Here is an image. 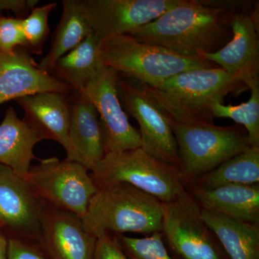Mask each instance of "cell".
Returning <instances> with one entry per match:
<instances>
[{"label":"cell","mask_w":259,"mask_h":259,"mask_svg":"<svg viewBox=\"0 0 259 259\" xmlns=\"http://www.w3.org/2000/svg\"><path fill=\"white\" fill-rule=\"evenodd\" d=\"M245 2L182 0L159 18L128 35L187 56L213 54L231 40L233 16Z\"/></svg>","instance_id":"6da1fadb"},{"label":"cell","mask_w":259,"mask_h":259,"mask_svg":"<svg viewBox=\"0 0 259 259\" xmlns=\"http://www.w3.org/2000/svg\"><path fill=\"white\" fill-rule=\"evenodd\" d=\"M146 86L167 120L181 124H214L213 104L248 89L221 67L184 71Z\"/></svg>","instance_id":"7a4b0ae2"},{"label":"cell","mask_w":259,"mask_h":259,"mask_svg":"<svg viewBox=\"0 0 259 259\" xmlns=\"http://www.w3.org/2000/svg\"><path fill=\"white\" fill-rule=\"evenodd\" d=\"M163 203L157 199L124 183L98 187L82 218L89 231L97 237L103 233L122 235L161 233Z\"/></svg>","instance_id":"3957f363"},{"label":"cell","mask_w":259,"mask_h":259,"mask_svg":"<svg viewBox=\"0 0 259 259\" xmlns=\"http://www.w3.org/2000/svg\"><path fill=\"white\" fill-rule=\"evenodd\" d=\"M99 60L123 77L154 86L190 70L218 67L201 57L187 56L155 44L140 41L129 35L102 40Z\"/></svg>","instance_id":"277c9868"},{"label":"cell","mask_w":259,"mask_h":259,"mask_svg":"<svg viewBox=\"0 0 259 259\" xmlns=\"http://www.w3.org/2000/svg\"><path fill=\"white\" fill-rule=\"evenodd\" d=\"M168 122L176 139L179 168L186 188L194 180L251 146L246 132L238 124L223 127Z\"/></svg>","instance_id":"5b68a950"},{"label":"cell","mask_w":259,"mask_h":259,"mask_svg":"<svg viewBox=\"0 0 259 259\" xmlns=\"http://www.w3.org/2000/svg\"><path fill=\"white\" fill-rule=\"evenodd\" d=\"M97 187L127 184L161 202H171L187 189L178 166L153 157L141 148L107 153L90 171Z\"/></svg>","instance_id":"8992f818"},{"label":"cell","mask_w":259,"mask_h":259,"mask_svg":"<svg viewBox=\"0 0 259 259\" xmlns=\"http://www.w3.org/2000/svg\"><path fill=\"white\" fill-rule=\"evenodd\" d=\"M38 161L25 177L37 197L51 207L84 217L98 190L90 171L77 162L55 156Z\"/></svg>","instance_id":"52a82bcc"},{"label":"cell","mask_w":259,"mask_h":259,"mask_svg":"<svg viewBox=\"0 0 259 259\" xmlns=\"http://www.w3.org/2000/svg\"><path fill=\"white\" fill-rule=\"evenodd\" d=\"M161 233L182 258L223 259V247L204 222L200 206L187 190L163 203Z\"/></svg>","instance_id":"ba28073f"},{"label":"cell","mask_w":259,"mask_h":259,"mask_svg":"<svg viewBox=\"0 0 259 259\" xmlns=\"http://www.w3.org/2000/svg\"><path fill=\"white\" fill-rule=\"evenodd\" d=\"M117 92L125 113L134 117L139 124L141 148L160 161L179 166L180 158L175 135L147 86L119 75Z\"/></svg>","instance_id":"9c48e42d"},{"label":"cell","mask_w":259,"mask_h":259,"mask_svg":"<svg viewBox=\"0 0 259 259\" xmlns=\"http://www.w3.org/2000/svg\"><path fill=\"white\" fill-rule=\"evenodd\" d=\"M118 79L117 71L100 64L93 78L80 93L93 104L98 113L106 154L141 147L139 132L131 125L121 105L117 92Z\"/></svg>","instance_id":"30bf717a"},{"label":"cell","mask_w":259,"mask_h":259,"mask_svg":"<svg viewBox=\"0 0 259 259\" xmlns=\"http://www.w3.org/2000/svg\"><path fill=\"white\" fill-rule=\"evenodd\" d=\"M258 11V1L245 2L233 16L231 40L217 52L200 55L248 89L259 84Z\"/></svg>","instance_id":"8fae6325"},{"label":"cell","mask_w":259,"mask_h":259,"mask_svg":"<svg viewBox=\"0 0 259 259\" xmlns=\"http://www.w3.org/2000/svg\"><path fill=\"white\" fill-rule=\"evenodd\" d=\"M182 0H79L92 31L102 40L128 35L182 3Z\"/></svg>","instance_id":"7c38bea8"},{"label":"cell","mask_w":259,"mask_h":259,"mask_svg":"<svg viewBox=\"0 0 259 259\" xmlns=\"http://www.w3.org/2000/svg\"><path fill=\"white\" fill-rule=\"evenodd\" d=\"M49 204L27 181L0 163V223L25 239L40 242Z\"/></svg>","instance_id":"4fadbf2b"},{"label":"cell","mask_w":259,"mask_h":259,"mask_svg":"<svg viewBox=\"0 0 259 259\" xmlns=\"http://www.w3.org/2000/svg\"><path fill=\"white\" fill-rule=\"evenodd\" d=\"M71 91L67 83L40 69L28 51H0V104L35 94Z\"/></svg>","instance_id":"5bb4252c"},{"label":"cell","mask_w":259,"mask_h":259,"mask_svg":"<svg viewBox=\"0 0 259 259\" xmlns=\"http://www.w3.org/2000/svg\"><path fill=\"white\" fill-rule=\"evenodd\" d=\"M40 242L53 259H93L97 237L82 218L49 205Z\"/></svg>","instance_id":"9a60e30c"},{"label":"cell","mask_w":259,"mask_h":259,"mask_svg":"<svg viewBox=\"0 0 259 259\" xmlns=\"http://www.w3.org/2000/svg\"><path fill=\"white\" fill-rule=\"evenodd\" d=\"M69 144L66 159L77 162L90 171L106 154L98 113L81 94H75L70 102Z\"/></svg>","instance_id":"2e32d148"},{"label":"cell","mask_w":259,"mask_h":259,"mask_svg":"<svg viewBox=\"0 0 259 259\" xmlns=\"http://www.w3.org/2000/svg\"><path fill=\"white\" fill-rule=\"evenodd\" d=\"M67 94L42 93L18 99L25 112L23 120L45 139L54 140L69 150L70 100Z\"/></svg>","instance_id":"e0dca14e"},{"label":"cell","mask_w":259,"mask_h":259,"mask_svg":"<svg viewBox=\"0 0 259 259\" xmlns=\"http://www.w3.org/2000/svg\"><path fill=\"white\" fill-rule=\"evenodd\" d=\"M201 208L236 221L259 225V185L187 187Z\"/></svg>","instance_id":"ac0fdd59"},{"label":"cell","mask_w":259,"mask_h":259,"mask_svg":"<svg viewBox=\"0 0 259 259\" xmlns=\"http://www.w3.org/2000/svg\"><path fill=\"white\" fill-rule=\"evenodd\" d=\"M46 140L44 136L17 115L10 107L0 124V163L23 177L28 175L33 160H39L33 148Z\"/></svg>","instance_id":"d6986e66"},{"label":"cell","mask_w":259,"mask_h":259,"mask_svg":"<svg viewBox=\"0 0 259 259\" xmlns=\"http://www.w3.org/2000/svg\"><path fill=\"white\" fill-rule=\"evenodd\" d=\"M204 222L231 259H259V225L202 209Z\"/></svg>","instance_id":"ffe728a7"},{"label":"cell","mask_w":259,"mask_h":259,"mask_svg":"<svg viewBox=\"0 0 259 259\" xmlns=\"http://www.w3.org/2000/svg\"><path fill=\"white\" fill-rule=\"evenodd\" d=\"M62 5V14L50 49L38 64L40 69L49 74L60 58L78 47L93 32L81 12L79 0H64Z\"/></svg>","instance_id":"44dd1931"},{"label":"cell","mask_w":259,"mask_h":259,"mask_svg":"<svg viewBox=\"0 0 259 259\" xmlns=\"http://www.w3.org/2000/svg\"><path fill=\"white\" fill-rule=\"evenodd\" d=\"M102 41L92 32L78 47L57 61L51 74L69 85L75 93H82L101 64L98 51Z\"/></svg>","instance_id":"7402d4cb"},{"label":"cell","mask_w":259,"mask_h":259,"mask_svg":"<svg viewBox=\"0 0 259 259\" xmlns=\"http://www.w3.org/2000/svg\"><path fill=\"white\" fill-rule=\"evenodd\" d=\"M258 183L259 147L250 146L194 180L187 187L212 189L226 185H253Z\"/></svg>","instance_id":"603a6c76"},{"label":"cell","mask_w":259,"mask_h":259,"mask_svg":"<svg viewBox=\"0 0 259 259\" xmlns=\"http://www.w3.org/2000/svg\"><path fill=\"white\" fill-rule=\"evenodd\" d=\"M248 102L238 105H224L215 102L212 106L213 117L230 118L246 130L250 146L259 147V84L249 89Z\"/></svg>","instance_id":"cb8c5ba5"},{"label":"cell","mask_w":259,"mask_h":259,"mask_svg":"<svg viewBox=\"0 0 259 259\" xmlns=\"http://www.w3.org/2000/svg\"><path fill=\"white\" fill-rule=\"evenodd\" d=\"M57 3H49L42 7H35L26 18L23 19L24 34L29 54L40 55L49 33V17L51 12L57 7Z\"/></svg>","instance_id":"d4e9b609"},{"label":"cell","mask_w":259,"mask_h":259,"mask_svg":"<svg viewBox=\"0 0 259 259\" xmlns=\"http://www.w3.org/2000/svg\"><path fill=\"white\" fill-rule=\"evenodd\" d=\"M116 241L129 259H172L168 254L161 233L144 238L115 235Z\"/></svg>","instance_id":"484cf974"},{"label":"cell","mask_w":259,"mask_h":259,"mask_svg":"<svg viewBox=\"0 0 259 259\" xmlns=\"http://www.w3.org/2000/svg\"><path fill=\"white\" fill-rule=\"evenodd\" d=\"M26 47L23 19L0 16V51L11 54L18 47L25 50Z\"/></svg>","instance_id":"4316f807"},{"label":"cell","mask_w":259,"mask_h":259,"mask_svg":"<svg viewBox=\"0 0 259 259\" xmlns=\"http://www.w3.org/2000/svg\"><path fill=\"white\" fill-rule=\"evenodd\" d=\"M93 259H129L116 241L115 236L103 233L97 237Z\"/></svg>","instance_id":"83f0119b"},{"label":"cell","mask_w":259,"mask_h":259,"mask_svg":"<svg viewBox=\"0 0 259 259\" xmlns=\"http://www.w3.org/2000/svg\"><path fill=\"white\" fill-rule=\"evenodd\" d=\"M7 259H47L37 248L19 238L8 239Z\"/></svg>","instance_id":"f1b7e54d"},{"label":"cell","mask_w":259,"mask_h":259,"mask_svg":"<svg viewBox=\"0 0 259 259\" xmlns=\"http://www.w3.org/2000/svg\"><path fill=\"white\" fill-rule=\"evenodd\" d=\"M39 1L37 0H0V11L9 10L17 15V18H26Z\"/></svg>","instance_id":"f546056e"},{"label":"cell","mask_w":259,"mask_h":259,"mask_svg":"<svg viewBox=\"0 0 259 259\" xmlns=\"http://www.w3.org/2000/svg\"><path fill=\"white\" fill-rule=\"evenodd\" d=\"M8 240L0 233V259H7Z\"/></svg>","instance_id":"4dcf8cb0"},{"label":"cell","mask_w":259,"mask_h":259,"mask_svg":"<svg viewBox=\"0 0 259 259\" xmlns=\"http://www.w3.org/2000/svg\"><path fill=\"white\" fill-rule=\"evenodd\" d=\"M2 226H2L1 223H0V228H1Z\"/></svg>","instance_id":"1f68e13d"}]
</instances>
